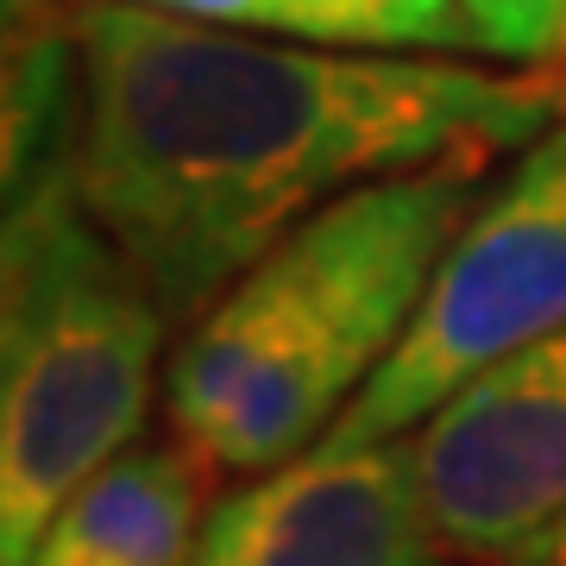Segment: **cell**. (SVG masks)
I'll list each match as a JSON object with an SVG mask.
<instances>
[{
  "instance_id": "cell-1",
  "label": "cell",
  "mask_w": 566,
  "mask_h": 566,
  "mask_svg": "<svg viewBox=\"0 0 566 566\" xmlns=\"http://www.w3.org/2000/svg\"><path fill=\"white\" fill-rule=\"evenodd\" d=\"M76 189L177 327L365 182L485 164L566 126V82L322 51L82 0Z\"/></svg>"
},
{
  "instance_id": "cell-2",
  "label": "cell",
  "mask_w": 566,
  "mask_h": 566,
  "mask_svg": "<svg viewBox=\"0 0 566 566\" xmlns=\"http://www.w3.org/2000/svg\"><path fill=\"white\" fill-rule=\"evenodd\" d=\"M485 164L365 182L283 233L164 365L170 434L221 479L308 460L403 346Z\"/></svg>"
},
{
  "instance_id": "cell-3",
  "label": "cell",
  "mask_w": 566,
  "mask_h": 566,
  "mask_svg": "<svg viewBox=\"0 0 566 566\" xmlns=\"http://www.w3.org/2000/svg\"><path fill=\"white\" fill-rule=\"evenodd\" d=\"M170 315L102 233L76 170L7 196L0 252V566L139 441Z\"/></svg>"
},
{
  "instance_id": "cell-4",
  "label": "cell",
  "mask_w": 566,
  "mask_h": 566,
  "mask_svg": "<svg viewBox=\"0 0 566 566\" xmlns=\"http://www.w3.org/2000/svg\"><path fill=\"white\" fill-rule=\"evenodd\" d=\"M566 327V126L516 151L453 233L403 346L346 409L327 453L416 434L472 378Z\"/></svg>"
},
{
  "instance_id": "cell-5",
  "label": "cell",
  "mask_w": 566,
  "mask_h": 566,
  "mask_svg": "<svg viewBox=\"0 0 566 566\" xmlns=\"http://www.w3.org/2000/svg\"><path fill=\"white\" fill-rule=\"evenodd\" d=\"M409 460L447 560L504 566L566 523V327L472 378L416 428Z\"/></svg>"
},
{
  "instance_id": "cell-6",
  "label": "cell",
  "mask_w": 566,
  "mask_h": 566,
  "mask_svg": "<svg viewBox=\"0 0 566 566\" xmlns=\"http://www.w3.org/2000/svg\"><path fill=\"white\" fill-rule=\"evenodd\" d=\"M189 566H447L409 441L290 460L208 510Z\"/></svg>"
},
{
  "instance_id": "cell-7",
  "label": "cell",
  "mask_w": 566,
  "mask_h": 566,
  "mask_svg": "<svg viewBox=\"0 0 566 566\" xmlns=\"http://www.w3.org/2000/svg\"><path fill=\"white\" fill-rule=\"evenodd\" d=\"M214 465L196 447L133 441L102 465L32 547V566H189L214 497Z\"/></svg>"
},
{
  "instance_id": "cell-8",
  "label": "cell",
  "mask_w": 566,
  "mask_h": 566,
  "mask_svg": "<svg viewBox=\"0 0 566 566\" xmlns=\"http://www.w3.org/2000/svg\"><path fill=\"white\" fill-rule=\"evenodd\" d=\"M139 7L322 51H385V57L472 51L453 0H139Z\"/></svg>"
},
{
  "instance_id": "cell-9",
  "label": "cell",
  "mask_w": 566,
  "mask_h": 566,
  "mask_svg": "<svg viewBox=\"0 0 566 566\" xmlns=\"http://www.w3.org/2000/svg\"><path fill=\"white\" fill-rule=\"evenodd\" d=\"M479 57L566 82V0H453Z\"/></svg>"
},
{
  "instance_id": "cell-10",
  "label": "cell",
  "mask_w": 566,
  "mask_h": 566,
  "mask_svg": "<svg viewBox=\"0 0 566 566\" xmlns=\"http://www.w3.org/2000/svg\"><path fill=\"white\" fill-rule=\"evenodd\" d=\"M504 566H566V523H554L547 535H535L528 547H516Z\"/></svg>"
}]
</instances>
